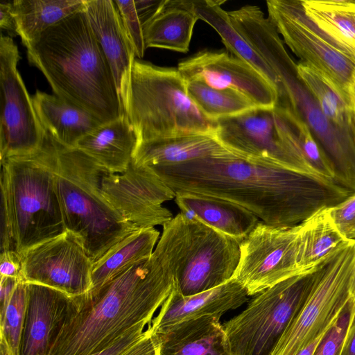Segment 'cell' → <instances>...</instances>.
Masks as SVG:
<instances>
[{
	"instance_id": "6da1fadb",
	"label": "cell",
	"mask_w": 355,
	"mask_h": 355,
	"mask_svg": "<svg viewBox=\"0 0 355 355\" xmlns=\"http://www.w3.org/2000/svg\"><path fill=\"white\" fill-rule=\"evenodd\" d=\"M147 167L175 193H199L232 202L276 227L297 226L354 193L336 180L251 161L229 150L180 164Z\"/></svg>"
},
{
	"instance_id": "7a4b0ae2",
	"label": "cell",
	"mask_w": 355,
	"mask_h": 355,
	"mask_svg": "<svg viewBox=\"0 0 355 355\" xmlns=\"http://www.w3.org/2000/svg\"><path fill=\"white\" fill-rule=\"evenodd\" d=\"M174 287L170 267L156 249L93 293L72 298L49 355H90L141 324L149 325Z\"/></svg>"
},
{
	"instance_id": "3957f363",
	"label": "cell",
	"mask_w": 355,
	"mask_h": 355,
	"mask_svg": "<svg viewBox=\"0 0 355 355\" xmlns=\"http://www.w3.org/2000/svg\"><path fill=\"white\" fill-rule=\"evenodd\" d=\"M27 58L53 92L102 123L122 116L114 78L85 7L43 32L26 46Z\"/></svg>"
},
{
	"instance_id": "277c9868",
	"label": "cell",
	"mask_w": 355,
	"mask_h": 355,
	"mask_svg": "<svg viewBox=\"0 0 355 355\" xmlns=\"http://www.w3.org/2000/svg\"><path fill=\"white\" fill-rule=\"evenodd\" d=\"M55 142V184L65 230L94 263L137 230L103 195L102 179L109 171L79 149Z\"/></svg>"
},
{
	"instance_id": "5b68a950",
	"label": "cell",
	"mask_w": 355,
	"mask_h": 355,
	"mask_svg": "<svg viewBox=\"0 0 355 355\" xmlns=\"http://www.w3.org/2000/svg\"><path fill=\"white\" fill-rule=\"evenodd\" d=\"M55 155L56 142L46 131L37 152L1 162V208L21 255L66 232L55 184Z\"/></svg>"
},
{
	"instance_id": "8992f818",
	"label": "cell",
	"mask_w": 355,
	"mask_h": 355,
	"mask_svg": "<svg viewBox=\"0 0 355 355\" xmlns=\"http://www.w3.org/2000/svg\"><path fill=\"white\" fill-rule=\"evenodd\" d=\"M125 114L138 144L180 132L216 131V121L204 115L188 96L178 68L161 67L136 58Z\"/></svg>"
},
{
	"instance_id": "52a82bcc",
	"label": "cell",
	"mask_w": 355,
	"mask_h": 355,
	"mask_svg": "<svg viewBox=\"0 0 355 355\" xmlns=\"http://www.w3.org/2000/svg\"><path fill=\"white\" fill-rule=\"evenodd\" d=\"M157 248L171 268L173 290L200 293L231 280L240 259V243L181 212L163 225Z\"/></svg>"
},
{
	"instance_id": "ba28073f",
	"label": "cell",
	"mask_w": 355,
	"mask_h": 355,
	"mask_svg": "<svg viewBox=\"0 0 355 355\" xmlns=\"http://www.w3.org/2000/svg\"><path fill=\"white\" fill-rule=\"evenodd\" d=\"M327 259L257 294L243 312L223 324L233 355H272Z\"/></svg>"
},
{
	"instance_id": "9c48e42d",
	"label": "cell",
	"mask_w": 355,
	"mask_h": 355,
	"mask_svg": "<svg viewBox=\"0 0 355 355\" xmlns=\"http://www.w3.org/2000/svg\"><path fill=\"white\" fill-rule=\"evenodd\" d=\"M264 59L279 82L278 104L291 109L306 124L334 164L337 181L355 192V124L340 125L324 114L300 79L297 63L284 46H272Z\"/></svg>"
},
{
	"instance_id": "30bf717a",
	"label": "cell",
	"mask_w": 355,
	"mask_h": 355,
	"mask_svg": "<svg viewBox=\"0 0 355 355\" xmlns=\"http://www.w3.org/2000/svg\"><path fill=\"white\" fill-rule=\"evenodd\" d=\"M268 18L300 63L318 71L350 98L355 54L320 28L302 0H268Z\"/></svg>"
},
{
	"instance_id": "8fae6325",
	"label": "cell",
	"mask_w": 355,
	"mask_h": 355,
	"mask_svg": "<svg viewBox=\"0 0 355 355\" xmlns=\"http://www.w3.org/2000/svg\"><path fill=\"white\" fill-rule=\"evenodd\" d=\"M355 296V241H348L323 264L299 313L272 355H295L324 334Z\"/></svg>"
},
{
	"instance_id": "7c38bea8",
	"label": "cell",
	"mask_w": 355,
	"mask_h": 355,
	"mask_svg": "<svg viewBox=\"0 0 355 355\" xmlns=\"http://www.w3.org/2000/svg\"><path fill=\"white\" fill-rule=\"evenodd\" d=\"M17 46L9 35L0 38V160L37 152L46 135L17 70Z\"/></svg>"
},
{
	"instance_id": "4fadbf2b",
	"label": "cell",
	"mask_w": 355,
	"mask_h": 355,
	"mask_svg": "<svg viewBox=\"0 0 355 355\" xmlns=\"http://www.w3.org/2000/svg\"><path fill=\"white\" fill-rule=\"evenodd\" d=\"M299 247V225L282 228L259 221L240 243V259L232 279L247 290L249 296L257 295L308 270L298 266Z\"/></svg>"
},
{
	"instance_id": "5bb4252c",
	"label": "cell",
	"mask_w": 355,
	"mask_h": 355,
	"mask_svg": "<svg viewBox=\"0 0 355 355\" xmlns=\"http://www.w3.org/2000/svg\"><path fill=\"white\" fill-rule=\"evenodd\" d=\"M273 110L256 107L219 119L215 135L224 148L245 159L320 175L282 139Z\"/></svg>"
},
{
	"instance_id": "9a60e30c",
	"label": "cell",
	"mask_w": 355,
	"mask_h": 355,
	"mask_svg": "<svg viewBox=\"0 0 355 355\" xmlns=\"http://www.w3.org/2000/svg\"><path fill=\"white\" fill-rule=\"evenodd\" d=\"M101 184L107 201L137 230L164 225L173 218L162 204L174 199L175 193L150 168L134 160L123 173L107 172Z\"/></svg>"
},
{
	"instance_id": "2e32d148",
	"label": "cell",
	"mask_w": 355,
	"mask_h": 355,
	"mask_svg": "<svg viewBox=\"0 0 355 355\" xmlns=\"http://www.w3.org/2000/svg\"><path fill=\"white\" fill-rule=\"evenodd\" d=\"M23 280L58 290L71 297L92 289L93 262L67 232L22 254Z\"/></svg>"
},
{
	"instance_id": "e0dca14e",
	"label": "cell",
	"mask_w": 355,
	"mask_h": 355,
	"mask_svg": "<svg viewBox=\"0 0 355 355\" xmlns=\"http://www.w3.org/2000/svg\"><path fill=\"white\" fill-rule=\"evenodd\" d=\"M185 81L198 80L218 89L233 88L257 106L273 109L278 104L276 88L256 69L225 52L202 51L178 65Z\"/></svg>"
},
{
	"instance_id": "ac0fdd59",
	"label": "cell",
	"mask_w": 355,
	"mask_h": 355,
	"mask_svg": "<svg viewBox=\"0 0 355 355\" xmlns=\"http://www.w3.org/2000/svg\"><path fill=\"white\" fill-rule=\"evenodd\" d=\"M85 10L112 70L125 112L135 54L114 0H85Z\"/></svg>"
},
{
	"instance_id": "d6986e66",
	"label": "cell",
	"mask_w": 355,
	"mask_h": 355,
	"mask_svg": "<svg viewBox=\"0 0 355 355\" xmlns=\"http://www.w3.org/2000/svg\"><path fill=\"white\" fill-rule=\"evenodd\" d=\"M249 295L236 280L232 279L214 288L189 296L173 289L153 318L150 328L159 334L183 321L202 317H220L245 303Z\"/></svg>"
},
{
	"instance_id": "ffe728a7",
	"label": "cell",
	"mask_w": 355,
	"mask_h": 355,
	"mask_svg": "<svg viewBox=\"0 0 355 355\" xmlns=\"http://www.w3.org/2000/svg\"><path fill=\"white\" fill-rule=\"evenodd\" d=\"M27 284V308L20 355H49L73 297L52 288Z\"/></svg>"
},
{
	"instance_id": "44dd1931",
	"label": "cell",
	"mask_w": 355,
	"mask_h": 355,
	"mask_svg": "<svg viewBox=\"0 0 355 355\" xmlns=\"http://www.w3.org/2000/svg\"><path fill=\"white\" fill-rule=\"evenodd\" d=\"M155 334L159 355H233L223 325L216 317L183 321Z\"/></svg>"
},
{
	"instance_id": "7402d4cb",
	"label": "cell",
	"mask_w": 355,
	"mask_h": 355,
	"mask_svg": "<svg viewBox=\"0 0 355 355\" xmlns=\"http://www.w3.org/2000/svg\"><path fill=\"white\" fill-rule=\"evenodd\" d=\"M181 211L239 243L243 241L259 223L251 211L232 202L199 193H175Z\"/></svg>"
},
{
	"instance_id": "603a6c76",
	"label": "cell",
	"mask_w": 355,
	"mask_h": 355,
	"mask_svg": "<svg viewBox=\"0 0 355 355\" xmlns=\"http://www.w3.org/2000/svg\"><path fill=\"white\" fill-rule=\"evenodd\" d=\"M137 145L135 130L124 114L84 136L76 148L110 173H121L133 160Z\"/></svg>"
},
{
	"instance_id": "cb8c5ba5",
	"label": "cell",
	"mask_w": 355,
	"mask_h": 355,
	"mask_svg": "<svg viewBox=\"0 0 355 355\" xmlns=\"http://www.w3.org/2000/svg\"><path fill=\"white\" fill-rule=\"evenodd\" d=\"M227 150L215 133L180 132L140 142L133 160L144 166L171 165Z\"/></svg>"
},
{
	"instance_id": "d4e9b609",
	"label": "cell",
	"mask_w": 355,
	"mask_h": 355,
	"mask_svg": "<svg viewBox=\"0 0 355 355\" xmlns=\"http://www.w3.org/2000/svg\"><path fill=\"white\" fill-rule=\"evenodd\" d=\"M31 98L43 128L64 147L76 148L81 138L103 124L91 113L56 95L37 90Z\"/></svg>"
},
{
	"instance_id": "484cf974",
	"label": "cell",
	"mask_w": 355,
	"mask_h": 355,
	"mask_svg": "<svg viewBox=\"0 0 355 355\" xmlns=\"http://www.w3.org/2000/svg\"><path fill=\"white\" fill-rule=\"evenodd\" d=\"M198 19L191 1L166 0L159 12L143 28L146 49L188 52Z\"/></svg>"
},
{
	"instance_id": "4316f807",
	"label": "cell",
	"mask_w": 355,
	"mask_h": 355,
	"mask_svg": "<svg viewBox=\"0 0 355 355\" xmlns=\"http://www.w3.org/2000/svg\"><path fill=\"white\" fill-rule=\"evenodd\" d=\"M159 232L155 227L139 229L131 233L93 263L92 287L88 293L104 285L132 266L148 259L154 251Z\"/></svg>"
},
{
	"instance_id": "83f0119b",
	"label": "cell",
	"mask_w": 355,
	"mask_h": 355,
	"mask_svg": "<svg viewBox=\"0 0 355 355\" xmlns=\"http://www.w3.org/2000/svg\"><path fill=\"white\" fill-rule=\"evenodd\" d=\"M191 3L198 19L205 21L216 31L231 55L252 65L276 88L279 93V82L275 73L233 26L228 12L221 7L225 1L191 0Z\"/></svg>"
},
{
	"instance_id": "f1b7e54d",
	"label": "cell",
	"mask_w": 355,
	"mask_h": 355,
	"mask_svg": "<svg viewBox=\"0 0 355 355\" xmlns=\"http://www.w3.org/2000/svg\"><path fill=\"white\" fill-rule=\"evenodd\" d=\"M12 3L17 35L26 47L49 28L85 7V0H15Z\"/></svg>"
},
{
	"instance_id": "f546056e",
	"label": "cell",
	"mask_w": 355,
	"mask_h": 355,
	"mask_svg": "<svg viewBox=\"0 0 355 355\" xmlns=\"http://www.w3.org/2000/svg\"><path fill=\"white\" fill-rule=\"evenodd\" d=\"M273 111L276 126L282 139L318 174L337 181V173L334 164L306 124L286 106L277 104Z\"/></svg>"
},
{
	"instance_id": "4dcf8cb0",
	"label": "cell",
	"mask_w": 355,
	"mask_h": 355,
	"mask_svg": "<svg viewBox=\"0 0 355 355\" xmlns=\"http://www.w3.org/2000/svg\"><path fill=\"white\" fill-rule=\"evenodd\" d=\"M327 209H320L299 225L298 266L302 270L317 266L348 242L336 230Z\"/></svg>"
},
{
	"instance_id": "1f68e13d",
	"label": "cell",
	"mask_w": 355,
	"mask_h": 355,
	"mask_svg": "<svg viewBox=\"0 0 355 355\" xmlns=\"http://www.w3.org/2000/svg\"><path fill=\"white\" fill-rule=\"evenodd\" d=\"M306 13L355 54V0H302Z\"/></svg>"
},
{
	"instance_id": "d6a6232c",
	"label": "cell",
	"mask_w": 355,
	"mask_h": 355,
	"mask_svg": "<svg viewBox=\"0 0 355 355\" xmlns=\"http://www.w3.org/2000/svg\"><path fill=\"white\" fill-rule=\"evenodd\" d=\"M297 75L324 114L335 123L355 124V111L351 98L343 94L331 82L312 68L297 63Z\"/></svg>"
},
{
	"instance_id": "836d02e7",
	"label": "cell",
	"mask_w": 355,
	"mask_h": 355,
	"mask_svg": "<svg viewBox=\"0 0 355 355\" xmlns=\"http://www.w3.org/2000/svg\"><path fill=\"white\" fill-rule=\"evenodd\" d=\"M189 98L208 119H219L237 115L257 106L239 91L233 88L218 89L203 81H186Z\"/></svg>"
},
{
	"instance_id": "e575fe53",
	"label": "cell",
	"mask_w": 355,
	"mask_h": 355,
	"mask_svg": "<svg viewBox=\"0 0 355 355\" xmlns=\"http://www.w3.org/2000/svg\"><path fill=\"white\" fill-rule=\"evenodd\" d=\"M27 308V284L18 282L7 305L1 311V343L8 355H20Z\"/></svg>"
},
{
	"instance_id": "d590c367",
	"label": "cell",
	"mask_w": 355,
	"mask_h": 355,
	"mask_svg": "<svg viewBox=\"0 0 355 355\" xmlns=\"http://www.w3.org/2000/svg\"><path fill=\"white\" fill-rule=\"evenodd\" d=\"M355 314V296L342 309L327 330L313 355H340L349 324Z\"/></svg>"
},
{
	"instance_id": "8d00e7d4",
	"label": "cell",
	"mask_w": 355,
	"mask_h": 355,
	"mask_svg": "<svg viewBox=\"0 0 355 355\" xmlns=\"http://www.w3.org/2000/svg\"><path fill=\"white\" fill-rule=\"evenodd\" d=\"M121 16L128 37L133 47L135 56L141 58L146 46L144 30L137 13L134 0H114Z\"/></svg>"
},
{
	"instance_id": "74e56055",
	"label": "cell",
	"mask_w": 355,
	"mask_h": 355,
	"mask_svg": "<svg viewBox=\"0 0 355 355\" xmlns=\"http://www.w3.org/2000/svg\"><path fill=\"white\" fill-rule=\"evenodd\" d=\"M327 211L342 237L347 241H355V192Z\"/></svg>"
},
{
	"instance_id": "f35d334b",
	"label": "cell",
	"mask_w": 355,
	"mask_h": 355,
	"mask_svg": "<svg viewBox=\"0 0 355 355\" xmlns=\"http://www.w3.org/2000/svg\"><path fill=\"white\" fill-rule=\"evenodd\" d=\"M146 324H141L134 328L113 345L109 346L103 350L96 352L90 355H119L127 348L132 345L137 341L144 337L146 332ZM148 326V325H147Z\"/></svg>"
},
{
	"instance_id": "ab89813d",
	"label": "cell",
	"mask_w": 355,
	"mask_h": 355,
	"mask_svg": "<svg viewBox=\"0 0 355 355\" xmlns=\"http://www.w3.org/2000/svg\"><path fill=\"white\" fill-rule=\"evenodd\" d=\"M22 255L16 251H6L0 255V274L1 277L23 281Z\"/></svg>"
},
{
	"instance_id": "60d3db41",
	"label": "cell",
	"mask_w": 355,
	"mask_h": 355,
	"mask_svg": "<svg viewBox=\"0 0 355 355\" xmlns=\"http://www.w3.org/2000/svg\"><path fill=\"white\" fill-rule=\"evenodd\" d=\"M119 355H159L158 340L150 324L144 337Z\"/></svg>"
},
{
	"instance_id": "b9f144b4",
	"label": "cell",
	"mask_w": 355,
	"mask_h": 355,
	"mask_svg": "<svg viewBox=\"0 0 355 355\" xmlns=\"http://www.w3.org/2000/svg\"><path fill=\"white\" fill-rule=\"evenodd\" d=\"M166 1V0L134 1L137 13L143 28L159 12Z\"/></svg>"
},
{
	"instance_id": "7bdbcfd3",
	"label": "cell",
	"mask_w": 355,
	"mask_h": 355,
	"mask_svg": "<svg viewBox=\"0 0 355 355\" xmlns=\"http://www.w3.org/2000/svg\"><path fill=\"white\" fill-rule=\"evenodd\" d=\"M0 28L6 31L10 37L17 35L12 1H2L0 3Z\"/></svg>"
},
{
	"instance_id": "ee69618b",
	"label": "cell",
	"mask_w": 355,
	"mask_h": 355,
	"mask_svg": "<svg viewBox=\"0 0 355 355\" xmlns=\"http://www.w3.org/2000/svg\"><path fill=\"white\" fill-rule=\"evenodd\" d=\"M19 280L6 277L1 276L0 282V301L1 311L3 310L8 305L14 291Z\"/></svg>"
},
{
	"instance_id": "f6af8a7d",
	"label": "cell",
	"mask_w": 355,
	"mask_h": 355,
	"mask_svg": "<svg viewBox=\"0 0 355 355\" xmlns=\"http://www.w3.org/2000/svg\"><path fill=\"white\" fill-rule=\"evenodd\" d=\"M340 355H355V314L346 333Z\"/></svg>"
},
{
	"instance_id": "bcb514c9",
	"label": "cell",
	"mask_w": 355,
	"mask_h": 355,
	"mask_svg": "<svg viewBox=\"0 0 355 355\" xmlns=\"http://www.w3.org/2000/svg\"><path fill=\"white\" fill-rule=\"evenodd\" d=\"M324 334L318 336L302 347L295 355H313L315 350Z\"/></svg>"
},
{
	"instance_id": "7dc6e473",
	"label": "cell",
	"mask_w": 355,
	"mask_h": 355,
	"mask_svg": "<svg viewBox=\"0 0 355 355\" xmlns=\"http://www.w3.org/2000/svg\"><path fill=\"white\" fill-rule=\"evenodd\" d=\"M351 101L354 107V110L355 111V80L350 88L349 91Z\"/></svg>"
},
{
	"instance_id": "c3c4849f",
	"label": "cell",
	"mask_w": 355,
	"mask_h": 355,
	"mask_svg": "<svg viewBox=\"0 0 355 355\" xmlns=\"http://www.w3.org/2000/svg\"><path fill=\"white\" fill-rule=\"evenodd\" d=\"M1 355H8L5 352H1Z\"/></svg>"
}]
</instances>
